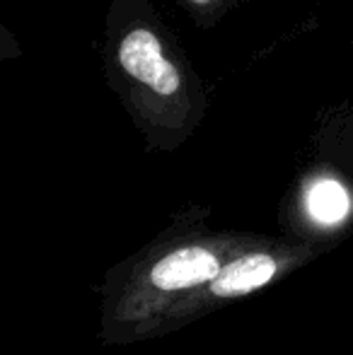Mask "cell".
<instances>
[{"mask_svg": "<svg viewBox=\"0 0 353 355\" xmlns=\"http://www.w3.org/2000/svg\"><path fill=\"white\" fill-rule=\"evenodd\" d=\"M119 63L133 80L150 87L155 94L170 97L179 89L177 68L165 58L160 39L150 29H133L123 37Z\"/></svg>", "mask_w": 353, "mask_h": 355, "instance_id": "1", "label": "cell"}, {"mask_svg": "<svg viewBox=\"0 0 353 355\" xmlns=\"http://www.w3.org/2000/svg\"><path fill=\"white\" fill-rule=\"evenodd\" d=\"M218 273H221V261H218L216 254H211L203 247H184L162 257L153 266L150 283L157 290L175 293V290L211 283Z\"/></svg>", "mask_w": 353, "mask_h": 355, "instance_id": "2", "label": "cell"}, {"mask_svg": "<svg viewBox=\"0 0 353 355\" xmlns=\"http://www.w3.org/2000/svg\"><path fill=\"white\" fill-rule=\"evenodd\" d=\"M278 263L268 254H247L242 259H235L221 268L216 278L211 281V293L216 297H237L247 295L252 290H259L276 276Z\"/></svg>", "mask_w": 353, "mask_h": 355, "instance_id": "3", "label": "cell"}, {"mask_svg": "<svg viewBox=\"0 0 353 355\" xmlns=\"http://www.w3.org/2000/svg\"><path fill=\"white\" fill-rule=\"evenodd\" d=\"M351 208L349 193L334 179H320L307 191V211L317 223L334 225L346 218Z\"/></svg>", "mask_w": 353, "mask_h": 355, "instance_id": "4", "label": "cell"}, {"mask_svg": "<svg viewBox=\"0 0 353 355\" xmlns=\"http://www.w3.org/2000/svg\"><path fill=\"white\" fill-rule=\"evenodd\" d=\"M191 3H211V0H191Z\"/></svg>", "mask_w": 353, "mask_h": 355, "instance_id": "5", "label": "cell"}]
</instances>
